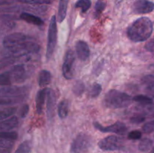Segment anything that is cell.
Segmentation results:
<instances>
[{"mask_svg":"<svg viewBox=\"0 0 154 153\" xmlns=\"http://www.w3.org/2000/svg\"><path fill=\"white\" fill-rule=\"evenodd\" d=\"M91 145V137L86 134H80L72 142L70 153H87Z\"/></svg>","mask_w":154,"mask_h":153,"instance_id":"4","label":"cell"},{"mask_svg":"<svg viewBox=\"0 0 154 153\" xmlns=\"http://www.w3.org/2000/svg\"><path fill=\"white\" fill-rule=\"evenodd\" d=\"M20 18L23 20L28 22V23L33 24V25L41 26L43 24V20L40 17H38L37 16H35L33 14H31L25 13L24 12V13H22L20 14Z\"/></svg>","mask_w":154,"mask_h":153,"instance_id":"16","label":"cell"},{"mask_svg":"<svg viewBox=\"0 0 154 153\" xmlns=\"http://www.w3.org/2000/svg\"><path fill=\"white\" fill-rule=\"evenodd\" d=\"M145 49L149 52H154V39H152L151 40H150V41L146 44Z\"/></svg>","mask_w":154,"mask_h":153,"instance_id":"35","label":"cell"},{"mask_svg":"<svg viewBox=\"0 0 154 153\" xmlns=\"http://www.w3.org/2000/svg\"><path fill=\"white\" fill-rule=\"evenodd\" d=\"M153 146V141L149 138H144L140 142L138 148L141 152H148Z\"/></svg>","mask_w":154,"mask_h":153,"instance_id":"20","label":"cell"},{"mask_svg":"<svg viewBox=\"0 0 154 153\" xmlns=\"http://www.w3.org/2000/svg\"><path fill=\"white\" fill-rule=\"evenodd\" d=\"M106 7V3L104 0H98L95 5V15L96 16H98L99 14H101L102 11L105 10Z\"/></svg>","mask_w":154,"mask_h":153,"instance_id":"26","label":"cell"},{"mask_svg":"<svg viewBox=\"0 0 154 153\" xmlns=\"http://www.w3.org/2000/svg\"><path fill=\"white\" fill-rule=\"evenodd\" d=\"M12 82L14 81L11 70L0 74V86H8L11 84Z\"/></svg>","mask_w":154,"mask_h":153,"instance_id":"19","label":"cell"},{"mask_svg":"<svg viewBox=\"0 0 154 153\" xmlns=\"http://www.w3.org/2000/svg\"><path fill=\"white\" fill-rule=\"evenodd\" d=\"M144 117L142 116H133L131 118L130 121L132 122L134 124H140V123L143 122L144 121Z\"/></svg>","mask_w":154,"mask_h":153,"instance_id":"34","label":"cell"},{"mask_svg":"<svg viewBox=\"0 0 154 153\" xmlns=\"http://www.w3.org/2000/svg\"><path fill=\"white\" fill-rule=\"evenodd\" d=\"M132 100L138 102V103H140L142 105L151 104L153 103V100H152V99L150 97L147 95H143V94H138V95L135 96L132 98Z\"/></svg>","mask_w":154,"mask_h":153,"instance_id":"22","label":"cell"},{"mask_svg":"<svg viewBox=\"0 0 154 153\" xmlns=\"http://www.w3.org/2000/svg\"><path fill=\"white\" fill-rule=\"evenodd\" d=\"M69 112V102L67 100H63L58 106V114L61 118H66Z\"/></svg>","mask_w":154,"mask_h":153,"instance_id":"18","label":"cell"},{"mask_svg":"<svg viewBox=\"0 0 154 153\" xmlns=\"http://www.w3.org/2000/svg\"><path fill=\"white\" fill-rule=\"evenodd\" d=\"M30 150H31V143L29 141H25L18 146L15 153H29Z\"/></svg>","mask_w":154,"mask_h":153,"instance_id":"25","label":"cell"},{"mask_svg":"<svg viewBox=\"0 0 154 153\" xmlns=\"http://www.w3.org/2000/svg\"><path fill=\"white\" fill-rule=\"evenodd\" d=\"M115 1H116V4H120V2H121L122 0H115Z\"/></svg>","mask_w":154,"mask_h":153,"instance_id":"38","label":"cell"},{"mask_svg":"<svg viewBox=\"0 0 154 153\" xmlns=\"http://www.w3.org/2000/svg\"><path fill=\"white\" fill-rule=\"evenodd\" d=\"M98 145L99 148L104 151H115L122 148L123 140L122 138L116 135H111L101 140Z\"/></svg>","mask_w":154,"mask_h":153,"instance_id":"5","label":"cell"},{"mask_svg":"<svg viewBox=\"0 0 154 153\" xmlns=\"http://www.w3.org/2000/svg\"><path fill=\"white\" fill-rule=\"evenodd\" d=\"M102 92V86L99 83H94L90 88V96L91 98H96Z\"/></svg>","mask_w":154,"mask_h":153,"instance_id":"28","label":"cell"},{"mask_svg":"<svg viewBox=\"0 0 154 153\" xmlns=\"http://www.w3.org/2000/svg\"><path fill=\"white\" fill-rule=\"evenodd\" d=\"M141 135H142V134L140 130H135L129 132V134H128V138L130 140H139L141 137Z\"/></svg>","mask_w":154,"mask_h":153,"instance_id":"32","label":"cell"},{"mask_svg":"<svg viewBox=\"0 0 154 153\" xmlns=\"http://www.w3.org/2000/svg\"><path fill=\"white\" fill-rule=\"evenodd\" d=\"M17 138V134L14 131H0V139L4 140H16Z\"/></svg>","mask_w":154,"mask_h":153,"instance_id":"27","label":"cell"},{"mask_svg":"<svg viewBox=\"0 0 154 153\" xmlns=\"http://www.w3.org/2000/svg\"><path fill=\"white\" fill-rule=\"evenodd\" d=\"M21 2L29 4H51L54 0H20Z\"/></svg>","mask_w":154,"mask_h":153,"instance_id":"30","label":"cell"},{"mask_svg":"<svg viewBox=\"0 0 154 153\" xmlns=\"http://www.w3.org/2000/svg\"><path fill=\"white\" fill-rule=\"evenodd\" d=\"M29 39V37L23 33H13L5 38L3 40V46L9 51L17 46L20 44Z\"/></svg>","mask_w":154,"mask_h":153,"instance_id":"6","label":"cell"},{"mask_svg":"<svg viewBox=\"0 0 154 153\" xmlns=\"http://www.w3.org/2000/svg\"><path fill=\"white\" fill-rule=\"evenodd\" d=\"M75 60V55L72 50L66 51L64 56L63 64V76L66 80H71L73 77V64Z\"/></svg>","mask_w":154,"mask_h":153,"instance_id":"7","label":"cell"},{"mask_svg":"<svg viewBox=\"0 0 154 153\" xmlns=\"http://www.w3.org/2000/svg\"><path fill=\"white\" fill-rule=\"evenodd\" d=\"M91 6V1L90 0H78L75 4V7L80 8L83 13L87 11Z\"/></svg>","mask_w":154,"mask_h":153,"instance_id":"23","label":"cell"},{"mask_svg":"<svg viewBox=\"0 0 154 153\" xmlns=\"http://www.w3.org/2000/svg\"><path fill=\"white\" fill-rule=\"evenodd\" d=\"M38 85L42 88H45L47 86L49 85L51 81V74L48 70H41L38 74Z\"/></svg>","mask_w":154,"mask_h":153,"instance_id":"15","label":"cell"},{"mask_svg":"<svg viewBox=\"0 0 154 153\" xmlns=\"http://www.w3.org/2000/svg\"><path fill=\"white\" fill-rule=\"evenodd\" d=\"M17 124V117L11 116L5 119L0 121V131H9L16 128Z\"/></svg>","mask_w":154,"mask_h":153,"instance_id":"12","label":"cell"},{"mask_svg":"<svg viewBox=\"0 0 154 153\" xmlns=\"http://www.w3.org/2000/svg\"><path fill=\"white\" fill-rule=\"evenodd\" d=\"M75 50H76L77 56L81 61H86L90 57V47L84 40H78L77 42L75 45Z\"/></svg>","mask_w":154,"mask_h":153,"instance_id":"10","label":"cell"},{"mask_svg":"<svg viewBox=\"0 0 154 153\" xmlns=\"http://www.w3.org/2000/svg\"><path fill=\"white\" fill-rule=\"evenodd\" d=\"M153 153H154V147H153Z\"/></svg>","mask_w":154,"mask_h":153,"instance_id":"40","label":"cell"},{"mask_svg":"<svg viewBox=\"0 0 154 153\" xmlns=\"http://www.w3.org/2000/svg\"><path fill=\"white\" fill-rule=\"evenodd\" d=\"M15 112H16V108L15 107H8L1 110H0V121L11 116Z\"/></svg>","mask_w":154,"mask_h":153,"instance_id":"24","label":"cell"},{"mask_svg":"<svg viewBox=\"0 0 154 153\" xmlns=\"http://www.w3.org/2000/svg\"><path fill=\"white\" fill-rule=\"evenodd\" d=\"M47 115L48 118H51L54 116V108L56 104V95L54 92L51 88L48 89L47 93Z\"/></svg>","mask_w":154,"mask_h":153,"instance_id":"11","label":"cell"},{"mask_svg":"<svg viewBox=\"0 0 154 153\" xmlns=\"http://www.w3.org/2000/svg\"><path fill=\"white\" fill-rule=\"evenodd\" d=\"M11 140H4V139H0V148H6L9 146L10 144V141Z\"/></svg>","mask_w":154,"mask_h":153,"instance_id":"37","label":"cell"},{"mask_svg":"<svg viewBox=\"0 0 154 153\" xmlns=\"http://www.w3.org/2000/svg\"><path fill=\"white\" fill-rule=\"evenodd\" d=\"M48 88H44L40 89L38 92L35 97V106L36 111L38 114H42L43 111L44 105H45V99L47 97V93H48Z\"/></svg>","mask_w":154,"mask_h":153,"instance_id":"13","label":"cell"},{"mask_svg":"<svg viewBox=\"0 0 154 153\" xmlns=\"http://www.w3.org/2000/svg\"><path fill=\"white\" fill-rule=\"evenodd\" d=\"M132 98L130 95L117 89H111L106 93L104 102L107 107L112 109L127 107L131 104Z\"/></svg>","mask_w":154,"mask_h":153,"instance_id":"2","label":"cell"},{"mask_svg":"<svg viewBox=\"0 0 154 153\" xmlns=\"http://www.w3.org/2000/svg\"><path fill=\"white\" fill-rule=\"evenodd\" d=\"M13 58L11 57H8V58H5L3 59L0 60V70L13 63Z\"/></svg>","mask_w":154,"mask_h":153,"instance_id":"33","label":"cell"},{"mask_svg":"<svg viewBox=\"0 0 154 153\" xmlns=\"http://www.w3.org/2000/svg\"><path fill=\"white\" fill-rule=\"evenodd\" d=\"M153 28V22L148 17H140L129 26L127 36L134 42L144 41L150 37Z\"/></svg>","mask_w":154,"mask_h":153,"instance_id":"1","label":"cell"},{"mask_svg":"<svg viewBox=\"0 0 154 153\" xmlns=\"http://www.w3.org/2000/svg\"><path fill=\"white\" fill-rule=\"evenodd\" d=\"M69 0H60L58 8V21L59 22H62L65 20L67 12L68 4Z\"/></svg>","mask_w":154,"mask_h":153,"instance_id":"17","label":"cell"},{"mask_svg":"<svg viewBox=\"0 0 154 153\" xmlns=\"http://www.w3.org/2000/svg\"><path fill=\"white\" fill-rule=\"evenodd\" d=\"M150 68L151 69V70H153V71L154 72V64H153V65H151V66H150Z\"/></svg>","mask_w":154,"mask_h":153,"instance_id":"39","label":"cell"},{"mask_svg":"<svg viewBox=\"0 0 154 153\" xmlns=\"http://www.w3.org/2000/svg\"><path fill=\"white\" fill-rule=\"evenodd\" d=\"M14 82H20L25 80L26 72L25 69L22 65H17L14 67L11 70Z\"/></svg>","mask_w":154,"mask_h":153,"instance_id":"14","label":"cell"},{"mask_svg":"<svg viewBox=\"0 0 154 153\" xmlns=\"http://www.w3.org/2000/svg\"><path fill=\"white\" fill-rule=\"evenodd\" d=\"M94 127L102 132H112V133L120 135L125 134L127 130L126 124L121 122H117L109 126H107V127H103L99 123L94 122Z\"/></svg>","mask_w":154,"mask_h":153,"instance_id":"8","label":"cell"},{"mask_svg":"<svg viewBox=\"0 0 154 153\" xmlns=\"http://www.w3.org/2000/svg\"><path fill=\"white\" fill-rule=\"evenodd\" d=\"M132 10L137 14L150 13L154 10V3L148 0H137L133 4Z\"/></svg>","mask_w":154,"mask_h":153,"instance_id":"9","label":"cell"},{"mask_svg":"<svg viewBox=\"0 0 154 153\" xmlns=\"http://www.w3.org/2000/svg\"><path fill=\"white\" fill-rule=\"evenodd\" d=\"M84 84L81 82H77V83L75 85V86L73 87L74 92H75L76 94H78V95L81 94V93L84 92Z\"/></svg>","mask_w":154,"mask_h":153,"instance_id":"31","label":"cell"},{"mask_svg":"<svg viewBox=\"0 0 154 153\" xmlns=\"http://www.w3.org/2000/svg\"><path fill=\"white\" fill-rule=\"evenodd\" d=\"M57 42V25L55 15L52 16L48 32V44L46 50V58L49 60L55 50Z\"/></svg>","mask_w":154,"mask_h":153,"instance_id":"3","label":"cell"},{"mask_svg":"<svg viewBox=\"0 0 154 153\" xmlns=\"http://www.w3.org/2000/svg\"><path fill=\"white\" fill-rule=\"evenodd\" d=\"M29 112V106L27 104L23 105L21 108V110H20V116L22 118H24L27 115V113Z\"/></svg>","mask_w":154,"mask_h":153,"instance_id":"36","label":"cell"},{"mask_svg":"<svg viewBox=\"0 0 154 153\" xmlns=\"http://www.w3.org/2000/svg\"><path fill=\"white\" fill-rule=\"evenodd\" d=\"M146 92L148 94L154 97V77L153 76H149L145 78Z\"/></svg>","mask_w":154,"mask_h":153,"instance_id":"21","label":"cell"},{"mask_svg":"<svg viewBox=\"0 0 154 153\" xmlns=\"http://www.w3.org/2000/svg\"><path fill=\"white\" fill-rule=\"evenodd\" d=\"M144 133L150 134L154 131V120L153 121H150L148 122L145 123L142 127Z\"/></svg>","mask_w":154,"mask_h":153,"instance_id":"29","label":"cell"}]
</instances>
